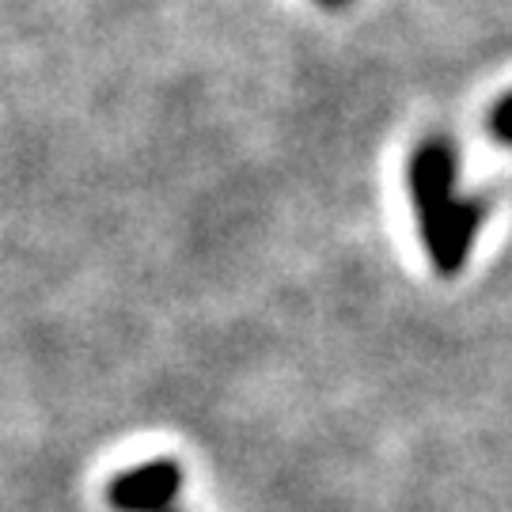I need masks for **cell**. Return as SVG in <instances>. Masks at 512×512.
Wrapping results in <instances>:
<instances>
[{"label": "cell", "mask_w": 512, "mask_h": 512, "mask_svg": "<svg viewBox=\"0 0 512 512\" xmlns=\"http://www.w3.org/2000/svg\"><path fill=\"white\" fill-rule=\"evenodd\" d=\"M319 4H330V8H338V4H346V0H319Z\"/></svg>", "instance_id": "cell-4"}, {"label": "cell", "mask_w": 512, "mask_h": 512, "mask_svg": "<svg viewBox=\"0 0 512 512\" xmlns=\"http://www.w3.org/2000/svg\"><path fill=\"white\" fill-rule=\"evenodd\" d=\"M410 198L418 209L421 243L433 258L440 277H456L467 266V255L475 247L478 224H482V202L459 198V156L444 137L425 141L410 156L406 167Z\"/></svg>", "instance_id": "cell-1"}, {"label": "cell", "mask_w": 512, "mask_h": 512, "mask_svg": "<svg viewBox=\"0 0 512 512\" xmlns=\"http://www.w3.org/2000/svg\"><path fill=\"white\" fill-rule=\"evenodd\" d=\"M183 490V467L175 459H148L110 482V501L122 512H167Z\"/></svg>", "instance_id": "cell-2"}, {"label": "cell", "mask_w": 512, "mask_h": 512, "mask_svg": "<svg viewBox=\"0 0 512 512\" xmlns=\"http://www.w3.org/2000/svg\"><path fill=\"white\" fill-rule=\"evenodd\" d=\"M167 512H171V509H167Z\"/></svg>", "instance_id": "cell-5"}, {"label": "cell", "mask_w": 512, "mask_h": 512, "mask_svg": "<svg viewBox=\"0 0 512 512\" xmlns=\"http://www.w3.org/2000/svg\"><path fill=\"white\" fill-rule=\"evenodd\" d=\"M490 137L497 145L512 148V92L505 99H497L494 110H490Z\"/></svg>", "instance_id": "cell-3"}]
</instances>
